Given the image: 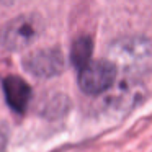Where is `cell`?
<instances>
[{
  "instance_id": "6da1fadb",
  "label": "cell",
  "mask_w": 152,
  "mask_h": 152,
  "mask_svg": "<svg viewBox=\"0 0 152 152\" xmlns=\"http://www.w3.org/2000/svg\"><path fill=\"white\" fill-rule=\"evenodd\" d=\"M43 23L36 15H20L8 21L2 30V44L12 51H20L30 46L41 34Z\"/></svg>"
},
{
  "instance_id": "7a4b0ae2",
  "label": "cell",
  "mask_w": 152,
  "mask_h": 152,
  "mask_svg": "<svg viewBox=\"0 0 152 152\" xmlns=\"http://www.w3.org/2000/svg\"><path fill=\"white\" fill-rule=\"evenodd\" d=\"M116 79V67L105 59L88 61L79 69V85L87 95H98L108 90Z\"/></svg>"
},
{
  "instance_id": "3957f363",
  "label": "cell",
  "mask_w": 152,
  "mask_h": 152,
  "mask_svg": "<svg viewBox=\"0 0 152 152\" xmlns=\"http://www.w3.org/2000/svg\"><path fill=\"white\" fill-rule=\"evenodd\" d=\"M25 67L36 77H53L62 72L64 56L56 48L38 49L25 59Z\"/></svg>"
},
{
  "instance_id": "277c9868",
  "label": "cell",
  "mask_w": 152,
  "mask_h": 152,
  "mask_svg": "<svg viewBox=\"0 0 152 152\" xmlns=\"http://www.w3.org/2000/svg\"><path fill=\"white\" fill-rule=\"evenodd\" d=\"M4 92L7 103L10 105L12 110L18 113H23L28 108L31 100V88L23 79L17 75H10L4 82Z\"/></svg>"
},
{
  "instance_id": "5b68a950",
  "label": "cell",
  "mask_w": 152,
  "mask_h": 152,
  "mask_svg": "<svg viewBox=\"0 0 152 152\" xmlns=\"http://www.w3.org/2000/svg\"><path fill=\"white\" fill-rule=\"evenodd\" d=\"M93 51V44L92 39L88 36H80L74 41L72 44V51H70V59H72V64L75 67H83L87 62L90 61V56H92Z\"/></svg>"
}]
</instances>
